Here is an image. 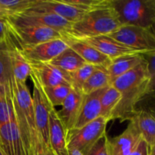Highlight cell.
<instances>
[{
	"label": "cell",
	"mask_w": 155,
	"mask_h": 155,
	"mask_svg": "<svg viewBox=\"0 0 155 155\" xmlns=\"http://www.w3.org/2000/svg\"><path fill=\"white\" fill-rule=\"evenodd\" d=\"M110 86L121 94V99L112 113L110 120L119 119L121 123L130 121L137 110V103L154 90V80L148 74L146 58L140 64L116 79Z\"/></svg>",
	"instance_id": "6da1fadb"
},
{
	"label": "cell",
	"mask_w": 155,
	"mask_h": 155,
	"mask_svg": "<svg viewBox=\"0 0 155 155\" xmlns=\"http://www.w3.org/2000/svg\"><path fill=\"white\" fill-rule=\"evenodd\" d=\"M12 98L17 124L27 155H39L45 148L36 129L32 95L27 83L14 80Z\"/></svg>",
	"instance_id": "7a4b0ae2"
},
{
	"label": "cell",
	"mask_w": 155,
	"mask_h": 155,
	"mask_svg": "<svg viewBox=\"0 0 155 155\" xmlns=\"http://www.w3.org/2000/svg\"><path fill=\"white\" fill-rule=\"evenodd\" d=\"M121 26L111 5V0H109L107 4L88 11L78 21L72 24L63 36L71 40H82L108 35Z\"/></svg>",
	"instance_id": "3957f363"
},
{
	"label": "cell",
	"mask_w": 155,
	"mask_h": 155,
	"mask_svg": "<svg viewBox=\"0 0 155 155\" xmlns=\"http://www.w3.org/2000/svg\"><path fill=\"white\" fill-rule=\"evenodd\" d=\"M121 25L153 29L155 0H111Z\"/></svg>",
	"instance_id": "277c9868"
},
{
	"label": "cell",
	"mask_w": 155,
	"mask_h": 155,
	"mask_svg": "<svg viewBox=\"0 0 155 155\" xmlns=\"http://www.w3.org/2000/svg\"><path fill=\"white\" fill-rule=\"evenodd\" d=\"M107 123V120L100 116L82 128L70 130L66 134L68 149L74 148L86 155L98 139L106 134Z\"/></svg>",
	"instance_id": "5b68a950"
},
{
	"label": "cell",
	"mask_w": 155,
	"mask_h": 155,
	"mask_svg": "<svg viewBox=\"0 0 155 155\" xmlns=\"http://www.w3.org/2000/svg\"><path fill=\"white\" fill-rule=\"evenodd\" d=\"M107 36L144 54L155 51V36L153 29L123 25Z\"/></svg>",
	"instance_id": "8992f818"
},
{
	"label": "cell",
	"mask_w": 155,
	"mask_h": 155,
	"mask_svg": "<svg viewBox=\"0 0 155 155\" xmlns=\"http://www.w3.org/2000/svg\"><path fill=\"white\" fill-rule=\"evenodd\" d=\"M7 21L12 25L18 27L35 26L47 27L60 32L62 34L66 33L73 24V23L54 14L34 11H26L21 14L12 15L7 18Z\"/></svg>",
	"instance_id": "52a82bcc"
},
{
	"label": "cell",
	"mask_w": 155,
	"mask_h": 155,
	"mask_svg": "<svg viewBox=\"0 0 155 155\" xmlns=\"http://www.w3.org/2000/svg\"><path fill=\"white\" fill-rule=\"evenodd\" d=\"M8 30L20 48L34 46L47 41L63 38L61 33L53 29L35 26L18 27L12 25L8 21Z\"/></svg>",
	"instance_id": "ba28073f"
},
{
	"label": "cell",
	"mask_w": 155,
	"mask_h": 155,
	"mask_svg": "<svg viewBox=\"0 0 155 155\" xmlns=\"http://www.w3.org/2000/svg\"><path fill=\"white\" fill-rule=\"evenodd\" d=\"M30 77L33 85L32 101L36 129L43 148H50L48 140V116L51 104L47 100L42 86L36 77L32 73Z\"/></svg>",
	"instance_id": "9c48e42d"
},
{
	"label": "cell",
	"mask_w": 155,
	"mask_h": 155,
	"mask_svg": "<svg viewBox=\"0 0 155 155\" xmlns=\"http://www.w3.org/2000/svg\"><path fill=\"white\" fill-rule=\"evenodd\" d=\"M68 47V40L63 36L61 39H52L34 46L19 48L22 55L29 63H46L51 61Z\"/></svg>",
	"instance_id": "30bf717a"
},
{
	"label": "cell",
	"mask_w": 155,
	"mask_h": 155,
	"mask_svg": "<svg viewBox=\"0 0 155 155\" xmlns=\"http://www.w3.org/2000/svg\"><path fill=\"white\" fill-rule=\"evenodd\" d=\"M27 11L54 14L73 24L78 21L88 12L67 4L63 0H36L35 5Z\"/></svg>",
	"instance_id": "8fae6325"
},
{
	"label": "cell",
	"mask_w": 155,
	"mask_h": 155,
	"mask_svg": "<svg viewBox=\"0 0 155 155\" xmlns=\"http://www.w3.org/2000/svg\"><path fill=\"white\" fill-rule=\"evenodd\" d=\"M31 73L42 87H51L60 84H71V74L67 73L48 62L30 63Z\"/></svg>",
	"instance_id": "7c38bea8"
},
{
	"label": "cell",
	"mask_w": 155,
	"mask_h": 155,
	"mask_svg": "<svg viewBox=\"0 0 155 155\" xmlns=\"http://www.w3.org/2000/svg\"><path fill=\"white\" fill-rule=\"evenodd\" d=\"M78 41H83L90 45L91 46L94 47L100 52L107 56L111 61L121 56L128 55V54H144L120 43L107 35L95 36V37L88 38Z\"/></svg>",
	"instance_id": "4fadbf2b"
},
{
	"label": "cell",
	"mask_w": 155,
	"mask_h": 155,
	"mask_svg": "<svg viewBox=\"0 0 155 155\" xmlns=\"http://www.w3.org/2000/svg\"><path fill=\"white\" fill-rule=\"evenodd\" d=\"M142 136L133 120L120 136L109 140L110 155H129L136 148L142 139Z\"/></svg>",
	"instance_id": "5bb4252c"
},
{
	"label": "cell",
	"mask_w": 155,
	"mask_h": 155,
	"mask_svg": "<svg viewBox=\"0 0 155 155\" xmlns=\"http://www.w3.org/2000/svg\"><path fill=\"white\" fill-rule=\"evenodd\" d=\"M83 98L84 94L81 91L73 89L61 104V108L57 110V115L63 125L66 134L74 128Z\"/></svg>",
	"instance_id": "9a60e30c"
},
{
	"label": "cell",
	"mask_w": 155,
	"mask_h": 155,
	"mask_svg": "<svg viewBox=\"0 0 155 155\" xmlns=\"http://www.w3.org/2000/svg\"><path fill=\"white\" fill-rule=\"evenodd\" d=\"M49 146L55 155H68L66 133L57 115L55 107L50 106L48 116Z\"/></svg>",
	"instance_id": "2e32d148"
},
{
	"label": "cell",
	"mask_w": 155,
	"mask_h": 155,
	"mask_svg": "<svg viewBox=\"0 0 155 155\" xmlns=\"http://www.w3.org/2000/svg\"><path fill=\"white\" fill-rule=\"evenodd\" d=\"M106 88L84 95L80 114L74 129L82 128L101 116V97Z\"/></svg>",
	"instance_id": "e0dca14e"
},
{
	"label": "cell",
	"mask_w": 155,
	"mask_h": 155,
	"mask_svg": "<svg viewBox=\"0 0 155 155\" xmlns=\"http://www.w3.org/2000/svg\"><path fill=\"white\" fill-rule=\"evenodd\" d=\"M8 48L9 57L14 78L18 82L27 83V80L31 74L30 64L21 54L19 47L10 36L8 30L6 36Z\"/></svg>",
	"instance_id": "ac0fdd59"
},
{
	"label": "cell",
	"mask_w": 155,
	"mask_h": 155,
	"mask_svg": "<svg viewBox=\"0 0 155 155\" xmlns=\"http://www.w3.org/2000/svg\"><path fill=\"white\" fill-rule=\"evenodd\" d=\"M68 40L69 42V47L74 50L86 64L107 68L111 63V60L107 56L104 55L89 44L83 41L71 39Z\"/></svg>",
	"instance_id": "d6986e66"
},
{
	"label": "cell",
	"mask_w": 155,
	"mask_h": 155,
	"mask_svg": "<svg viewBox=\"0 0 155 155\" xmlns=\"http://www.w3.org/2000/svg\"><path fill=\"white\" fill-rule=\"evenodd\" d=\"M130 120L136 124L142 139L147 142L149 148H154L155 119L153 113L148 110H136Z\"/></svg>",
	"instance_id": "ffe728a7"
},
{
	"label": "cell",
	"mask_w": 155,
	"mask_h": 155,
	"mask_svg": "<svg viewBox=\"0 0 155 155\" xmlns=\"http://www.w3.org/2000/svg\"><path fill=\"white\" fill-rule=\"evenodd\" d=\"M145 54H134L121 56L111 61V63L107 68L110 76V85L120 76L124 75L136 68L145 60Z\"/></svg>",
	"instance_id": "44dd1931"
},
{
	"label": "cell",
	"mask_w": 155,
	"mask_h": 155,
	"mask_svg": "<svg viewBox=\"0 0 155 155\" xmlns=\"http://www.w3.org/2000/svg\"><path fill=\"white\" fill-rule=\"evenodd\" d=\"M14 80L5 37L4 39H0V82L4 86L6 95L11 98L12 96Z\"/></svg>",
	"instance_id": "7402d4cb"
},
{
	"label": "cell",
	"mask_w": 155,
	"mask_h": 155,
	"mask_svg": "<svg viewBox=\"0 0 155 155\" xmlns=\"http://www.w3.org/2000/svg\"><path fill=\"white\" fill-rule=\"evenodd\" d=\"M48 63L69 74L74 73L86 64L85 61L71 47H68L64 50L61 54L56 56Z\"/></svg>",
	"instance_id": "603a6c76"
},
{
	"label": "cell",
	"mask_w": 155,
	"mask_h": 155,
	"mask_svg": "<svg viewBox=\"0 0 155 155\" xmlns=\"http://www.w3.org/2000/svg\"><path fill=\"white\" fill-rule=\"evenodd\" d=\"M121 99V94L113 86L104 89L101 97V117L110 121L112 113Z\"/></svg>",
	"instance_id": "cb8c5ba5"
},
{
	"label": "cell",
	"mask_w": 155,
	"mask_h": 155,
	"mask_svg": "<svg viewBox=\"0 0 155 155\" xmlns=\"http://www.w3.org/2000/svg\"><path fill=\"white\" fill-rule=\"evenodd\" d=\"M109 86H110V76L107 68L100 67L95 72L92 73V75L86 80L82 88L81 92L84 95H88Z\"/></svg>",
	"instance_id": "d4e9b609"
},
{
	"label": "cell",
	"mask_w": 155,
	"mask_h": 155,
	"mask_svg": "<svg viewBox=\"0 0 155 155\" xmlns=\"http://www.w3.org/2000/svg\"><path fill=\"white\" fill-rule=\"evenodd\" d=\"M47 100L52 107L61 106L73 89L71 84H60L51 87H42Z\"/></svg>",
	"instance_id": "484cf974"
},
{
	"label": "cell",
	"mask_w": 155,
	"mask_h": 155,
	"mask_svg": "<svg viewBox=\"0 0 155 155\" xmlns=\"http://www.w3.org/2000/svg\"><path fill=\"white\" fill-rule=\"evenodd\" d=\"M100 67L95 66V65L89 64H85L83 66L79 68L74 73L71 74V85L72 88L75 90L81 91L83 85L86 83V80L89 79L98 68Z\"/></svg>",
	"instance_id": "4316f807"
},
{
	"label": "cell",
	"mask_w": 155,
	"mask_h": 155,
	"mask_svg": "<svg viewBox=\"0 0 155 155\" xmlns=\"http://www.w3.org/2000/svg\"><path fill=\"white\" fill-rule=\"evenodd\" d=\"M36 2V0H0V6L7 11L11 17L29 10Z\"/></svg>",
	"instance_id": "83f0119b"
},
{
	"label": "cell",
	"mask_w": 155,
	"mask_h": 155,
	"mask_svg": "<svg viewBox=\"0 0 155 155\" xmlns=\"http://www.w3.org/2000/svg\"><path fill=\"white\" fill-rule=\"evenodd\" d=\"M9 124H10L11 134H12L13 155H27L24 143H23L22 139H21L19 128H18V124H17L15 110H14V114H12Z\"/></svg>",
	"instance_id": "f1b7e54d"
},
{
	"label": "cell",
	"mask_w": 155,
	"mask_h": 155,
	"mask_svg": "<svg viewBox=\"0 0 155 155\" xmlns=\"http://www.w3.org/2000/svg\"><path fill=\"white\" fill-rule=\"evenodd\" d=\"M0 148L5 155H13L10 124L0 126Z\"/></svg>",
	"instance_id": "f546056e"
},
{
	"label": "cell",
	"mask_w": 155,
	"mask_h": 155,
	"mask_svg": "<svg viewBox=\"0 0 155 155\" xmlns=\"http://www.w3.org/2000/svg\"><path fill=\"white\" fill-rule=\"evenodd\" d=\"M14 114L12 98L0 96V126L8 124Z\"/></svg>",
	"instance_id": "4dcf8cb0"
},
{
	"label": "cell",
	"mask_w": 155,
	"mask_h": 155,
	"mask_svg": "<svg viewBox=\"0 0 155 155\" xmlns=\"http://www.w3.org/2000/svg\"><path fill=\"white\" fill-rule=\"evenodd\" d=\"M65 3L86 11L92 10L107 4L109 0H63Z\"/></svg>",
	"instance_id": "1f68e13d"
},
{
	"label": "cell",
	"mask_w": 155,
	"mask_h": 155,
	"mask_svg": "<svg viewBox=\"0 0 155 155\" xmlns=\"http://www.w3.org/2000/svg\"><path fill=\"white\" fill-rule=\"evenodd\" d=\"M86 155H110L109 153V139L107 133L89 149Z\"/></svg>",
	"instance_id": "d6a6232c"
},
{
	"label": "cell",
	"mask_w": 155,
	"mask_h": 155,
	"mask_svg": "<svg viewBox=\"0 0 155 155\" xmlns=\"http://www.w3.org/2000/svg\"><path fill=\"white\" fill-rule=\"evenodd\" d=\"M154 148H150L147 142L142 138L137 146L129 155H151Z\"/></svg>",
	"instance_id": "836d02e7"
},
{
	"label": "cell",
	"mask_w": 155,
	"mask_h": 155,
	"mask_svg": "<svg viewBox=\"0 0 155 155\" xmlns=\"http://www.w3.org/2000/svg\"><path fill=\"white\" fill-rule=\"evenodd\" d=\"M8 34L7 19L0 18V39H4Z\"/></svg>",
	"instance_id": "e575fe53"
},
{
	"label": "cell",
	"mask_w": 155,
	"mask_h": 155,
	"mask_svg": "<svg viewBox=\"0 0 155 155\" xmlns=\"http://www.w3.org/2000/svg\"><path fill=\"white\" fill-rule=\"evenodd\" d=\"M9 16H10V15H9L8 12L0 6V18L7 19L8 18H9Z\"/></svg>",
	"instance_id": "d590c367"
},
{
	"label": "cell",
	"mask_w": 155,
	"mask_h": 155,
	"mask_svg": "<svg viewBox=\"0 0 155 155\" xmlns=\"http://www.w3.org/2000/svg\"><path fill=\"white\" fill-rule=\"evenodd\" d=\"M68 155H83L78 150L74 149V148H68Z\"/></svg>",
	"instance_id": "8d00e7d4"
},
{
	"label": "cell",
	"mask_w": 155,
	"mask_h": 155,
	"mask_svg": "<svg viewBox=\"0 0 155 155\" xmlns=\"http://www.w3.org/2000/svg\"><path fill=\"white\" fill-rule=\"evenodd\" d=\"M39 155H55V154L52 152L51 148H45V149L42 151V152L40 153Z\"/></svg>",
	"instance_id": "74e56055"
},
{
	"label": "cell",
	"mask_w": 155,
	"mask_h": 155,
	"mask_svg": "<svg viewBox=\"0 0 155 155\" xmlns=\"http://www.w3.org/2000/svg\"><path fill=\"white\" fill-rule=\"evenodd\" d=\"M0 96H8V95H6V92H5V90L4 86H2V84L1 83V82H0ZM8 97H9V96H8Z\"/></svg>",
	"instance_id": "f35d334b"
}]
</instances>
